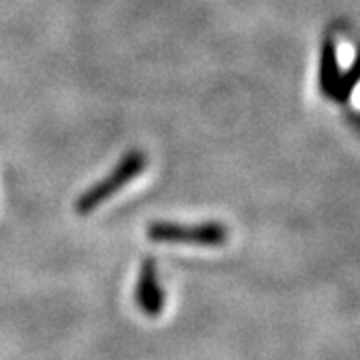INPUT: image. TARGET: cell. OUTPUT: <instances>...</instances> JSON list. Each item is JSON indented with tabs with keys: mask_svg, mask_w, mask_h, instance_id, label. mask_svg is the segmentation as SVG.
I'll list each match as a JSON object with an SVG mask.
<instances>
[{
	"mask_svg": "<svg viewBox=\"0 0 360 360\" xmlns=\"http://www.w3.org/2000/svg\"><path fill=\"white\" fill-rule=\"evenodd\" d=\"M340 82V70H338V58L336 49L330 40L324 42L321 56V89L328 98H336V90Z\"/></svg>",
	"mask_w": 360,
	"mask_h": 360,
	"instance_id": "4",
	"label": "cell"
},
{
	"mask_svg": "<svg viewBox=\"0 0 360 360\" xmlns=\"http://www.w3.org/2000/svg\"><path fill=\"white\" fill-rule=\"evenodd\" d=\"M148 238L155 243L220 246L229 240V229L222 226L220 222H202V224L155 222L148 226Z\"/></svg>",
	"mask_w": 360,
	"mask_h": 360,
	"instance_id": "2",
	"label": "cell"
},
{
	"mask_svg": "<svg viewBox=\"0 0 360 360\" xmlns=\"http://www.w3.org/2000/svg\"><path fill=\"white\" fill-rule=\"evenodd\" d=\"M359 80H360V54H359V58H356V63H354V66L348 70L345 77L340 78V82H338V90H336V98L345 101L348 94H350L352 86H354Z\"/></svg>",
	"mask_w": 360,
	"mask_h": 360,
	"instance_id": "5",
	"label": "cell"
},
{
	"mask_svg": "<svg viewBox=\"0 0 360 360\" xmlns=\"http://www.w3.org/2000/svg\"><path fill=\"white\" fill-rule=\"evenodd\" d=\"M148 165V156L142 150H130L120 158V162L116 165L115 170L110 174H106L103 180H98L96 184H92L86 193L78 196L77 208L78 214H89L94 208L106 202L110 196H115L118 191H122L130 180H134L142 170Z\"/></svg>",
	"mask_w": 360,
	"mask_h": 360,
	"instance_id": "1",
	"label": "cell"
},
{
	"mask_svg": "<svg viewBox=\"0 0 360 360\" xmlns=\"http://www.w3.org/2000/svg\"><path fill=\"white\" fill-rule=\"evenodd\" d=\"M134 300H136L139 309L146 316L156 319V316L162 314V309H165V290H162V286L158 283V274H156V266L153 258H146L142 262L136 290H134Z\"/></svg>",
	"mask_w": 360,
	"mask_h": 360,
	"instance_id": "3",
	"label": "cell"
}]
</instances>
